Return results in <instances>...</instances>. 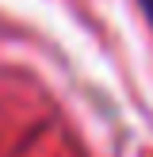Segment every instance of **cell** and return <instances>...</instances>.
I'll return each mask as SVG.
<instances>
[{"instance_id": "6da1fadb", "label": "cell", "mask_w": 153, "mask_h": 157, "mask_svg": "<svg viewBox=\"0 0 153 157\" xmlns=\"http://www.w3.org/2000/svg\"><path fill=\"white\" fill-rule=\"evenodd\" d=\"M138 8H142V15L149 19V27H153V0H138Z\"/></svg>"}]
</instances>
